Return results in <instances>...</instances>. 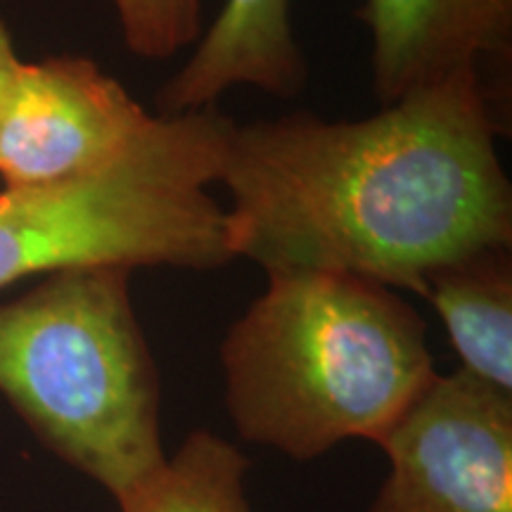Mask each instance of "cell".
Listing matches in <instances>:
<instances>
[{"label":"cell","instance_id":"11","mask_svg":"<svg viewBox=\"0 0 512 512\" xmlns=\"http://www.w3.org/2000/svg\"><path fill=\"white\" fill-rule=\"evenodd\" d=\"M128 53L171 60L202 36V0H112Z\"/></svg>","mask_w":512,"mask_h":512},{"label":"cell","instance_id":"1","mask_svg":"<svg viewBox=\"0 0 512 512\" xmlns=\"http://www.w3.org/2000/svg\"><path fill=\"white\" fill-rule=\"evenodd\" d=\"M503 117L475 74L328 121L294 112L235 124L219 183L235 259L342 273L422 297L439 268L512 247Z\"/></svg>","mask_w":512,"mask_h":512},{"label":"cell","instance_id":"9","mask_svg":"<svg viewBox=\"0 0 512 512\" xmlns=\"http://www.w3.org/2000/svg\"><path fill=\"white\" fill-rule=\"evenodd\" d=\"M512 247L486 249L427 278L430 299L465 373L512 394Z\"/></svg>","mask_w":512,"mask_h":512},{"label":"cell","instance_id":"3","mask_svg":"<svg viewBox=\"0 0 512 512\" xmlns=\"http://www.w3.org/2000/svg\"><path fill=\"white\" fill-rule=\"evenodd\" d=\"M131 275L64 268L0 304V394L50 453L117 501L166 458L162 382Z\"/></svg>","mask_w":512,"mask_h":512},{"label":"cell","instance_id":"5","mask_svg":"<svg viewBox=\"0 0 512 512\" xmlns=\"http://www.w3.org/2000/svg\"><path fill=\"white\" fill-rule=\"evenodd\" d=\"M377 446L368 512H512V394L465 370L434 375Z\"/></svg>","mask_w":512,"mask_h":512},{"label":"cell","instance_id":"10","mask_svg":"<svg viewBox=\"0 0 512 512\" xmlns=\"http://www.w3.org/2000/svg\"><path fill=\"white\" fill-rule=\"evenodd\" d=\"M249 460L238 446L195 430L174 456L119 498V512H252L245 479Z\"/></svg>","mask_w":512,"mask_h":512},{"label":"cell","instance_id":"7","mask_svg":"<svg viewBox=\"0 0 512 512\" xmlns=\"http://www.w3.org/2000/svg\"><path fill=\"white\" fill-rule=\"evenodd\" d=\"M356 17L368 27L370 83L382 107L475 74L503 117L512 67V0H363Z\"/></svg>","mask_w":512,"mask_h":512},{"label":"cell","instance_id":"8","mask_svg":"<svg viewBox=\"0 0 512 512\" xmlns=\"http://www.w3.org/2000/svg\"><path fill=\"white\" fill-rule=\"evenodd\" d=\"M306 81L309 64L294 36L292 0H226L183 67L157 91V107L166 117L214 110L238 86L290 100Z\"/></svg>","mask_w":512,"mask_h":512},{"label":"cell","instance_id":"4","mask_svg":"<svg viewBox=\"0 0 512 512\" xmlns=\"http://www.w3.org/2000/svg\"><path fill=\"white\" fill-rule=\"evenodd\" d=\"M235 121L216 110L155 117L105 169L0 192V290L79 266L214 271L235 259L211 195Z\"/></svg>","mask_w":512,"mask_h":512},{"label":"cell","instance_id":"12","mask_svg":"<svg viewBox=\"0 0 512 512\" xmlns=\"http://www.w3.org/2000/svg\"><path fill=\"white\" fill-rule=\"evenodd\" d=\"M22 64L24 62L19 60L15 46H12L10 31L5 27L3 17H0V114H3L12 91H15L19 72H22Z\"/></svg>","mask_w":512,"mask_h":512},{"label":"cell","instance_id":"2","mask_svg":"<svg viewBox=\"0 0 512 512\" xmlns=\"http://www.w3.org/2000/svg\"><path fill=\"white\" fill-rule=\"evenodd\" d=\"M226 406L249 444L313 460L380 439L437 375L425 320L392 287L342 273L268 275L221 342Z\"/></svg>","mask_w":512,"mask_h":512},{"label":"cell","instance_id":"6","mask_svg":"<svg viewBox=\"0 0 512 512\" xmlns=\"http://www.w3.org/2000/svg\"><path fill=\"white\" fill-rule=\"evenodd\" d=\"M152 121L88 57L24 62L0 114V181L12 190L88 176L124 157Z\"/></svg>","mask_w":512,"mask_h":512}]
</instances>
